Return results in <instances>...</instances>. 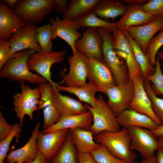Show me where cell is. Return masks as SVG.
I'll return each mask as SVG.
<instances>
[{"label":"cell","mask_w":163,"mask_h":163,"mask_svg":"<svg viewBox=\"0 0 163 163\" xmlns=\"http://www.w3.org/2000/svg\"><path fill=\"white\" fill-rule=\"evenodd\" d=\"M69 132L78 153L89 152L100 145L94 141L93 134L89 130L77 128L70 129Z\"/></svg>","instance_id":"cell-27"},{"label":"cell","mask_w":163,"mask_h":163,"mask_svg":"<svg viewBox=\"0 0 163 163\" xmlns=\"http://www.w3.org/2000/svg\"><path fill=\"white\" fill-rule=\"evenodd\" d=\"M36 24L28 22L25 26L18 29L8 40L10 50L8 60L14 53L27 49L36 51L41 50L40 47L35 39L37 33Z\"/></svg>","instance_id":"cell-11"},{"label":"cell","mask_w":163,"mask_h":163,"mask_svg":"<svg viewBox=\"0 0 163 163\" xmlns=\"http://www.w3.org/2000/svg\"><path fill=\"white\" fill-rule=\"evenodd\" d=\"M151 131L153 134L157 138L163 136V124L158 126L155 129Z\"/></svg>","instance_id":"cell-44"},{"label":"cell","mask_w":163,"mask_h":163,"mask_svg":"<svg viewBox=\"0 0 163 163\" xmlns=\"http://www.w3.org/2000/svg\"><path fill=\"white\" fill-rule=\"evenodd\" d=\"M140 163H158L157 159L155 156L147 159H143Z\"/></svg>","instance_id":"cell-49"},{"label":"cell","mask_w":163,"mask_h":163,"mask_svg":"<svg viewBox=\"0 0 163 163\" xmlns=\"http://www.w3.org/2000/svg\"><path fill=\"white\" fill-rule=\"evenodd\" d=\"M103 40L101 46L104 58L103 61L112 75L116 85L127 83L129 81L128 68L123 59L116 54L113 45L111 32L103 28H97Z\"/></svg>","instance_id":"cell-3"},{"label":"cell","mask_w":163,"mask_h":163,"mask_svg":"<svg viewBox=\"0 0 163 163\" xmlns=\"http://www.w3.org/2000/svg\"><path fill=\"white\" fill-rule=\"evenodd\" d=\"M100 0H71L68 8L62 15L63 19L76 21L93 11Z\"/></svg>","instance_id":"cell-28"},{"label":"cell","mask_w":163,"mask_h":163,"mask_svg":"<svg viewBox=\"0 0 163 163\" xmlns=\"http://www.w3.org/2000/svg\"><path fill=\"white\" fill-rule=\"evenodd\" d=\"M56 88L60 91H64L74 94L81 101L89 104L91 107H95L96 105V93L98 91L97 88L89 83L79 86H64L59 85Z\"/></svg>","instance_id":"cell-29"},{"label":"cell","mask_w":163,"mask_h":163,"mask_svg":"<svg viewBox=\"0 0 163 163\" xmlns=\"http://www.w3.org/2000/svg\"><path fill=\"white\" fill-rule=\"evenodd\" d=\"M122 32L127 38L132 47L135 58L140 67L143 77H146L153 74L155 71V67L150 64L140 45L130 36L126 30Z\"/></svg>","instance_id":"cell-31"},{"label":"cell","mask_w":163,"mask_h":163,"mask_svg":"<svg viewBox=\"0 0 163 163\" xmlns=\"http://www.w3.org/2000/svg\"><path fill=\"white\" fill-rule=\"evenodd\" d=\"M122 1L125 4H135L143 5L147 3L149 0H122Z\"/></svg>","instance_id":"cell-45"},{"label":"cell","mask_w":163,"mask_h":163,"mask_svg":"<svg viewBox=\"0 0 163 163\" xmlns=\"http://www.w3.org/2000/svg\"><path fill=\"white\" fill-rule=\"evenodd\" d=\"M92 120V115L88 110L82 114L62 117L53 126L43 129L41 132L45 134L60 130L77 128L89 130Z\"/></svg>","instance_id":"cell-23"},{"label":"cell","mask_w":163,"mask_h":163,"mask_svg":"<svg viewBox=\"0 0 163 163\" xmlns=\"http://www.w3.org/2000/svg\"><path fill=\"white\" fill-rule=\"evenodd\" d=\"M160 59L158 56L156 58L154 73L146 78L152 83L151 87L154 94L156 96L161 95L163 97V74L161 69Z\"/></svg>","instance_id":"cell-35"},{"label":"cell","mask_w":163,"mask_h":163,"mask_svg":"<svg viewBox=\"0 0 163 163\" xmlns=\"http://www.w3.org/2000/svg\"><path fill=\"white\" fill-rule=\"evenodd\" d=\"M30 163H46V162L43 155L38 152L36 158Z\"/></svg>","instance_id":"cell-46"},{"label":"cell","mask_w":163,"mask_h":163,"mask_svg":"<svg viewBox=\"0 0 163 163\" xmlns=\"http://www.w3.org/2000/svg\"><path fill=\"white\" fill-rule=\"evenodd\" d=\"M103 93L108 97L107 103L116 117L128 108L134 95V85L132 80L121 85L107 86Z\"/></svg>","instance_id":"cell-9"},{"label":"cell","mask_w":163,"mask_h":163,"mask_svg":"<svg viewBox=\"0 0 163 163\" xmlns=\"http://www.w3.org/2000/svg\"><path fill=\"white\" fill-rule=\"evenodd\" d=\"M143 84L146 94L150 100L152 111L157 119L163 124V99L158 97L152 89L150 82L143 77Z\"/></svg>","instance_id":"cell-33"},{"label":"cell","mask_w":163,"mask_h":163,"mask_svg":"<svg viewBox=\"0 0 163 163\" xmlns=\"http://www.w3.org/2000/svg\"><path fill=\"white\" fill-rule=\"evenodd\" d=\"M27 23L15 14L5 3L0 2V40H9L18 29Z\"/></svg>","instance_id":"cell-22"},{"label":"cell","mask_w":163,"mask_h":163,"mask_svg":"<svg viewBox=\"0 0 163 163\" xmlns=\"http://www.w3.org/2000/svg\"><path fill=\"white\" fill-rule=\"evenodd\" d=\"M163 45V28L157 35L151 39L147 48L145 55L152 66H155L156 55Z\"/></svg>","instance_id":"cell-36"},{"label":"cell","mask_w":163,"mask_h":163,"mask_svg":"<svg viewBox=\"0 0 163 163\" xmlns=\"http://www.w3.org/2000/svg\"><path fill=\"white\" fill-rule=\"evenodd\" d=\"M69 70L66 74L61 72L62 81L67 86H82L86 83L88 73V57L83 53L78 52L68 58Z\"/></svg>","instance_id":"cell-10"},{"label":"cell","mask_w":163,"mask_h":163,"mask_svg":"<svg viewBox=\"0 0 163 163\" xmlns=\"http://www.w3.org/2000/svg\"><path fill=\"white\" fill-rule=\"evenodd\" d=\"M19 0H4L3 2L4 3H7L8 7L11 10H13L16 5L19 1Z\"/></svg>","instance_id":"cell-48"},{"label":"cell","mask_w":163,"mask_h":163,"mask_svg":"<svg viewBox=\"0 0 163 163\" xmlns=\"http://www.w3.org/2000/svg\"><path fill=\"white\" fill-rule=\"evenodd\" d=\"M127 8V5L122 0H101L93 11L101 18L106 21L111 18L113 21L117 17L123 16Z\"/></svg>","instance_id":"cell-26"},{"label":"cell","mask_w":163,"mask_h":163,"mask_svg":"<svg viewBox=\"0 0 163 163\" xmlns=\"http://www.w3.org/2000/svg\"><path fill=\"white\" fill-rule=\"evenodd\" d=\"M157 139L159 146L163 149V136L158 137Z\"/></svg>","instance_id":"cell-50"},{"label":"cell","mask_w":163,"mask_h":163,"mask_svg":"<svg viewBox=\"0 0 163 163\" xmlns=\"http://www.w3.org/2000/svg\"><path fill=\"white\" fill-rule=\"evenodd\" d=\"M53 0H19L13 11L23 21L40 24L53 10Z\"/></svg>","instance_id":"cell-5"},{"label":"cell","mask_w":163,"mask_h":163,"mask_svg":"<svg viewBox=\"0 0 163 163\" xmlns=\"http://www.w3.org/2000/svg\"><path fill=\"white\" fill-rule=\"evenodd\" d=\"M52 96L53 104L61 117L81 114L87 111L85 104L61 94L56 88H53Z\"/></svg>","instance_id":"cell-24"},{"label":"cell","mask_w":163,"mask_h":163,"mask_svg":"<svg viewBox=\"0 0 163 163\" xmlns=\"http://www.w3.org/2000/svg\"><path fill=\"white\" fill-rule=\"evenodd\" d=\"M40 126V123H37L29 140L24 146L12 151L7 156L8 163H30L36 158L38 152L37 142Z\"/></svg>","instance_id":"cell-20"},{"label":"cell","mask_w":163,"mask_h":163,"mask_svg":"<svg viewBox=\"0 0 163 163\" xmlns=\"http://www.w3.org/2000/svg\"><path fill=\"white\" fill-rule=\"evenodd\" d=\"M127 128L131 139L130 149L138 151L144 159L154 156V153L159 145L157 138L153 134L151 130L135 126Z\"/></svg>","instance_id":"cell-8"},{"label":"cell","mask_w":163,"mask_h":163,"mask_svg":"<svg viewBox=\"0 0 163 163\" xmlns=\"http://www.w3.org/2000/svg\"><path fill=\"white\" fill-rule=\"evenodd\" d=\"M78 153L70 132L64 143L49 163H78Z\"/></svg>","instance_id":"cell-30"},{"label":"cell","mask_w":163,"mask_h":163,"mask_svg":"<svg viewBox=\"0 0 163 163\" xmlns=\"http://www.w3.org/2000/svg\"><path fill=\"white\" fill-rule=\"evenodd\" d=\"M37 30L35 39L40 47L41 50L44 52L52 51L53 38L51 24L37 27Z\"/></svg>","instance_id":"cell-34"},{"label":"cell","mask_w":163,"mask_h":163,"mask_svg":"<svg viewBox=\"0 0 163 163\" xmlns=\"http://www.w3.org/2000/svg\"><path fill=\"white\" fill-rule=\"evenodd\" d=\"M156 157L158 163H163V149L159 146Z\"/></svg>","instance_id":"cell-47"},{"label":"cell","mask_w":163,"mask_h":163,"mask_svg":"<svg viewBox=\"0 0 163 163\" xmlns=\"http://www.w3.org/2000/svg\"><path fill=\"white\" fill-rule=\"evenodd\" d=\"M163 28V17L143 25L133 26L126 31L130 36L140 45L145 55L148 45L154 35Z\"/></svg>","instance_id":"cell-21"},{"label":"cell","mask_w":163,"mask_h":163,"mask_svg":"<svg viewBox=\"0 0 163 163\" xmlns=\"http://www.w3.org/2000/svg\"><path fill=\"white\" fill-rule=\"evenodd\" d=\"M75 21L81 28H103L111 32L117 30V22L112 23L102 19L98 17L93 11Z\"/></svg>","instance_id":"cell-32"},{"label":"cell","mask_w":163,"mask_h":163,"mask_svg":"<svg viewBox=\"0 0 163 163\" xmlns=\"http://www.w3.org/2000/svg\"><path fill=\"white\" fill-rule=\"evenodd\" d=\"M85 105L92 115L93 124L89 130L93 135L104 131L117 132L120 130L116 117L101 95L97 96L95 107H92L87 104Z\"/></svg>","instance_id":"cell-4"},{"label":"cell","mask_w":163,"mask_h":163,"mask_svg":"<svg viewBox=\"0 0 163 163\" xmlns=\"http://www.w3.org/2000/svg\"><path fill=\"white\" fill-rule=\"evenodd\" d=\"M13 125L8 124L4 117L2 113L0 111V141L6 138L11 133Z\"/></svg>","instance_id":"cell-41"},{"label":"cell","mask_w":163,"mask_h":163,"mask_svg":"<svg viewBox=\"0 0 163 163\" xmlns=\"http://www.w3.org/2000/svg\"><path fill=\"white\" fill-rule=\"evenodd\" d=\"M103 43L102 37L97 28H88L82 38L76 42L75 47L77 52L84 53L88 58L103 61Z\"/></svg>","instance_id":"cell-15"},{"label":"cell","mask_w":163,"mask_h":163,"mask_svg":"<svg viewBox=\"0 0 163 163\" xmlns=\"http://www.w3.org/2000/svg\"><path fill=\"white\" fill-rule=\"evenodd\" d=\"M99 163H126L114 156L103 144L90 152Z\"/></svg>","instance_id":"cell-37"},{"label":"cell","mask_w":163,"mask_h":163,"mask_svg":"<svg viewBox=\"0 0 163 163\" xmlns=\"http://www.w3.org/2000/svg\"><path fill=\"white\" fill-rule=\"evenodd\" d=\"M120 126L127 128L135 126L152 130L158 126L150 117L131 109H126L116 117Z\"/></svg>","instance_id":"cell-25"},{"label":"cell","mask_w":163,"mask_h":163,"mask_svg":"<svg viewBox=\"0 0 163 163\" xmlns=\"http://www.w3.org/2000/svg\"><path fill=\"white\" fill-rule=\"evenodd\" d=\"M21 93H18L13 96L12 103L14 105L13 110L17 117L20 120V125L23 126L24 117L28 115L30 120L34 118V112L38 108L40 94L39 87L31 88L24 82L20 83Z\"/></svg>","instance_id":"cell-7"},{"label":"cell","mask_w":163,"mask_h":163,"mask_svg":"<svg viewBox=\"0 0 163 163\" xmlns=\"http://www.w3.org/2000/svg\"><path fill=\"white\" fill-rule=\"evenodd\" d=\"M66 50L62 51L44 52L42 50L35 51L31 54L27 61L29 70L36 72L38 74L45 78L50 83L53 88H56L60 84H63L54 82L51 78L50 68L55 63L62 62L64 60V56Z\"/></svg>","instance_id":"cell-6"},{"label":"cell","mask_w":163,"mask_h":163,"mask_svg":"<svg viewBox=\"0 0 163 163\" xmlns=\"http://www.w3.org/2000/svg\"><path fill=\"white\" fill-rule=\"evenodd\" d=\"M54 5L53 10L57 13L64 14L67 10L69 1L66 0H53Z\"/></svg>","instance_id":"cell-42"},{"label":"cell","mask_w":163,"mask_h":163,"mask_svg":"<svg viewBox=\"0 0 163 163\" xmlns=\"http://www.w3.org/2000/svg\"><path fill=\"white\" fill-rule=\"evenodd\" d=\"M88 78L89 84L103 93L107 87L116 85L111 72L103 61L88 58Z\"/></svg>","instance_id":"cell-16"},{"label":"cell","mask_w":163,"mask_h":163,"mask_svg":"<svg viewBox=\"0 0 163 163\" xmlns=\"http://www.w3.org/2000/svg\"><path fill=\"white\" fill-rule=\"evenodd\" d=\"M35 50L27 49L14 53L0 70V77L7 78L11 81L19 83L25 81L34 84L47 82L43 77L30 72L27 61L30 55Z\"/></svg>","instance_id":"cell-1"},{"label":"cell","mask_w":163,"mask_h":163,"mask_svg":"<svg viewBox=\"0 0 163 163\" xmlns=\"http://www.w3.org/2000/svg\"><path fill=\"white\" fill-rule=\"evenodd\" d=\"M40 97L38 110H43L44 129H47L58 122L61 117L53 102V87L46 82L39 84Z\"/></svg>","instance_id":"cell-17"},{"label":"cell","mask_w":163,"mask_h":163,"mask_svg":"<svg viewBox=\"0 0 163 163\" xmlns=\"http://www.w3.org/2000/svg\"><path fill=\"white\" fill-rule=\"evenodd\" d=\"M157 54L159 59L162 61V68L163 69V52H158Z\"/></svg>","instance_id":"cell-51"},{"label":"cell","mask_w":163,"mask_h":163,"mask_svg":"<svg viewBox=\"0 0 163 163\" xmlns=\"http://www.w3.org/2000/svg\"><path fill=\"white\" fill-rule=\"evenodd\" d=\"M126 5V12L117 22V30L123 31L132 27L147 24L158 18L145 11L141 5L131 4Z\"/></svg>","instance_id":"cell-18"},{"label":"cell","mask_w":163,"mask_h":163,"mask_svg":"<svg viewBox=\"0 0 163 163\" xmlns=\"http://www.w3.org/2000/svg\"><path fill=\"white\" fill-rule=\"evenodd\" d=\"M134 87L133 99L128 108L134 110L142 114L147 115L152 118L158 126L162 125L161 122L154 113L151 103L148 97L143 84V76H137L132 80Z\"/></svg>","instance_id":"cell-19"},{"label":"cell","mask_w":163,"mask_h":163,"mask_svg":"<svg viewBox=\"0 0 163 163\" xmlns=\"http://www.w3.org/2000/svg\"><path fill=\"white\" fill-rule=\"evenodd\" d=\"M112 36L113 47L117 55L123 59L127 65L129 80H132L137 76H142L132 47L126 36L122 31L117 30L113 32Z\"/></svg>","instance_id":"cell-12"},{"label":"cell","mask_w":163,"mask_h":163,"mask_svg":"<svg viewBox=\"0 0 163 163\" xmlns=\"http://www.w3.org/2000/svg\"><path fill=\"white\" fill-rule=\"evenodd\" d=\"M78 163H99L90 152L78 153Z\"/></svg>","instance_id":"cell-43"},{"label":"cell","mask_w":163,"mask_h":163,"mask_svg":"<svg viewBox=\"0 0 163 163\" xmlns=\"http://www.w3.org/2000/svg\"><path fill=\"white\" fill-rule=\"evenodd\" d=\"M144 10L157 18L163 17V0H150L142 5Z\"/></svg>","instance_id":"cell-39"},{"label":"cell","mask_w":163,"mask_h":163,"mask_svg":"<svg viewBox=\"0 0 163 163\" xmlns=\"http://www.w3.org/2000/svg\"><path fill=\"white\" fill-rule=\"evenodd\" d=\"M66 129L44 134L40 131L37 139L38 152L49 163L66 140L69 132Z\"/></svg>","instance_id":"cell-14"},{"label":"cell","mask_w":163,"mask_h":163,"mask_svg":"<svg viewBox=\"0 0 163 163\" xmlns=\"http://www.w3.org/2000/svg\"><path fill=\"white\" fill-rule=\"evenodd\" d=\"M13 126L12 130L9 135L4 140L0 141V163H4L9 150V145L13 138L19 135L21 131L22 127L20 124L16 123Z\"/></svg>","instance_id":"cell-38"},{"label":"cell","mask_w":163,"mask_h":163,"mask_svg":"<svg viewBox=\"0 0 163 163\" xmlns=\"http://www.w3.org/2000/svg\"><path fill=\"white\" fill-rule=\"evenodd\" d=\"M49 21L51 24L53 40L59 37L66 41L70 46L73 55L78 52L75 47L76 42L82 36V33L78 31L81 28L76 21L61 19L59 17L50 18Z\"/></svg>","instance_id":"cell-13"},{"label":"cell","mask_w":163,"mask_h":163,"mask_svg":"<svg viewBox=\"0 0 163 163\" xmlns=\"http://www.w3.org/2000/svg\"><path fill=\"white\" fill-rule=\"evenodd\" d=\"M8 40H0V70L8 60V56L10 50Z\"/></svg>","instance_id":"cell-40"},{"label":"cell","mask_w":163,"mask_h":163,"mask_svg":"<svg viewBox=\"0 0 163 163\" xmlns=\"http://www.w3.org/2000/svg\"><path fill=\"white\" fill-rule=\"evenodd\" d=\"M94 139L116 158L126 163H136L137 156L130 149L131 139L127 128L123 127L117 132L103 131L95 135Z\"/></svg>","instance_id":"cell-2"}]
</instances>
